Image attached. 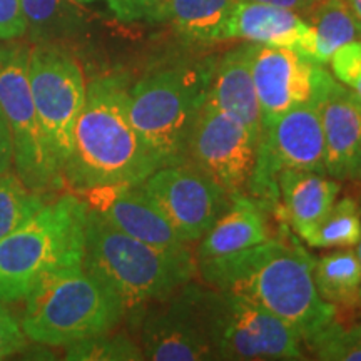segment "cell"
Masks as SVG:
<instances>
[{"label":"cell","instance_id":"5bb4252c","mask_svg":"<svg viewBox=\"0 0 361 361\" xmlns=\"http://www.w3.org/2000/svg\"><path fill=\"white\" fill-rule=\"evenodd\" d=\"M322 69L290 49L252 44L251 72L263 123L313 101Z\"/></svg>","mask_w":361,"mask_h":361},{"label":"cell","instance_id":"ac0fdd59","mask_svg":"<svg viewBox=\"0 0 361 361\" xmlns=\"http://www.w3.org/2000/svg\"><path fill=\"white\" fill-rule=\"evenodd\" d=\"M252 42L233 49L214 67L206 101L228 111L259 137L263 116L251 72Z\"/></svg>","mask_w":361,"mask_h":361},{"label":"cell","instance_id":"f35d334b","mask_svg":"<svg viewBox=\"0 0 361 361\" xmlns=\"http://www.w3.org/2000/svg\"><path fill=\"white\" fill-rule=\"evenodd\" d=\"M358 326H360V329H361V322H360V323H358Z\"/></svg>","mask_w":361,"mask_h":361},{"label":"cell","instance_id":"4fadbf2b","mask_svg":"<svg viewBox=\"0 0 361 361\" xmlns=\"http://www.w3.org/2000/svg\"><path fill=\"white\" fill-rule=\"evenodd\" d=\"M142 186L186 245L200 241L233 204L231 194L191 162L156 169Z\"/></svg>","mask_w":361,"mask_h":361},{"label":"cell","instance_id":"8d00e7d4","mask_svg":"<svg viewBox=\"0 0 361 361\" xmlns=\"http://www.w3.org/2000/svg\"><path fill=\"white\" fill-rule=\"evenodd\" d=\"M355 180H361V149H360V157H358V166H356V178Z\"/></svg>","mask_w":361,"mask_h":361},{"label":"cell","instance_id":"e575fe53","mask_svg":"<svg viewBox=\"0 0 361 361\" xmlns=\"http://www.w3.org/2000/svg\"><path fill=\"white\" fill-rule=\"evenodd\" d=\"M346 4H348L350 11L353 12L355 19L358 20V25L361 29V0H346ZM360 32H361V30H360Z\"/></svg>","mask_w":361,"mask_h":361},{"label":"cell","instance_id":"ba28073f","mask_svg":"<svg viewBox=\"0 0 361 361\" xmlns=\"http://www.w3.org/2000/svg\"><path fill=\"white\" fill-rule=\"evenodd\" d=\"M286 169L326 174L324 135L314 101L293 107L261 126L247 196L266 207H278V176Z\"/></svg>","mask_w":361,"mask_h":361},{"label":"cell","instance_id":"277c9868","mask_svg":"<svg viewBox=\"0 0 361 361\" xmlns=\"http://www.w3.org/2000/svg\"><path fill=\"white\" fill-rule=\"evenodd\" d=\"M87 211V202L66 194L0 239L2 303L25 300L44 279L82 266Z\"/></svg>","mask_w":361,"mask_h":361},{"label":"cell","instance_id":"d6a6232c","mask_svg":"<svg viewBox=\"0 0 361 361\" xmlns=\"http://www.w3.org/2000/svg\"><path fill=\"white\" fill-rule=\"evenodd\" d=\"M13 164V144L7 119L0 109V176L7 174Z\"/></svg>","mask_w":361,"mask_h":361},{"label":"cell","instance_id":"484cf974","mask_svg":"<svg viewBox=\"0 0 361 361\" xmlns=\"http://www.w3.org/2000/svg\"><path fill=\"white\" fill-rule=\"evenodd\" d=\"M45 204L42 196L24 184L17 173L0 176V239L24 224Z\"/></svg>","mask_w":361,"mask_h":361},{"label":"cell","instance_id":"9c48e42d","mask_svg":"<svg viewBox=\"0 0 361 361\" xmlns=\"http://www.w3.org/2000/svg\"><path fill=\"white\" fill-rule=\"evenodd\" d=\"M213 288L189 281L166 300L156 301L141 323L144 360H218L211 314Z\"/></svg>","mask_w":361,"mask_h":361},{"label":"cell","instance_id":"6da1fadb","mask_svg":"<svg viewBox=\"0 0 361 361\" xmlns=\"http://www.w3.org/2000/svg\"><path fill=\"white\" fill-rule=\"evenodd\" d=\"M197 273L211 288L246 298L290 324L308 341L336 318L338 310L319 296L314 259L293 236L269 238L224 258L197 261Z\"/></svg>","mask_w":361,"mask_h":361},{"label":"cell","instance_id":"83f0119b","mask_svg":"<svg viewBox=\"0 0 361 361\" xmlns=\"http://www.w3.org/2000/svg\"><path fill=\"white\" fill-rule=\"evenodd\" d=\"M305 343L316 360L361 361V329L358 324L346 328L335 318Z\"/></svg>","mask_w":361,"mask_h":361},{"label":"cell","instance_id":"7c38bea8","mask_svg":"<svg viewBox=\"0 0 361 361\" xmlns=\"http://www.w3.org/2000/svg\"><path fill=\"white\" fill-rule=\"evenodd\" d=\"M259 137L239 117L204 102L188 142V162L233 197L247 196Z\"/></svg>","mask_w":361,"mask_h":361},{"label":"cell","instance_id":"2e32d148","mask_svg":"<svg viewBox=\"0 0 361 361\" xmlns=\"http://www.w3.org/2000/svg\"><path fill=\"white\" fill-rule=\"evenodd\" d=\"M90 207L101 213L116 229L162 250H186L173 224L141 184L96 189Z\"/></svg>","mask_w":361,"mask_h":361},{"label":"cell","instance_id":"d4e9b609","mask_svg":"<svg viewBox=\"0 0 361 361\" xmlns=\"http://www.w3.org/2000/svg\"><path fill=\"white\" fill-rule=\"evenodd\" d=\"M361 238V204L355 197L336 200L324 218L303 238L311 247H355Z\"/></svg>","mask_w":361,"mask_h":361},{"label":"cell","instance_id":"3957f363","mask_svg":"<svg viewBox=\"0 0 361 361\" xmlns=\"http://www.w3.org/2000/svg\"><path fill=\"white\" fill-rule=\"evenodd\" d=\"M82 268L106 283L128 310L166 300L197 273L188 250H162L116 229L96 209L85 219Z\"/></svg>","mask_w":361,"mask_h":361},{"label":"cell","instance_id":"7402d4cb","mask_svg":"<svg viewBox=\"0 0 361 361\" xmlns=\"http://www.w3.org/2000/svg\"><path fill=\"white\" fill-rule=\"evenodd\" d=\"M313 279L326 303L335 308H361V264L355 250H338L316 259Z\"/></svg>","mask_w":361,"mask_h":361},{"label":"cell","instance_id":"f1b7e54d","mask_svg":"<svg viewBox=\"0 0 361 361\" xmlns=\"http://www.w3.org/2000/svg\"><path fill=\"white\" fill-rule=\"evenodd\" d=\"M333 74L341 84L351 85L361 75V40H351L333 54L329 59Z\"/></svg>","mask_w":361,"mask_h":361},{"label":"cell","instance_id":"8fae6325","mask_svg":"<svg viewBox=\"0 0 361 361\" xmlns=\"http://www.w3.org/2000/svg\"><path fill=\"white\" fill-rule=\"evenodd\" d=\"M211 314L218 360H306L295 329L246 298L213 288Z\"/></svg>","mask_w":361,"mask_h":361},{"label":"cell","instance_id":"44dd1931","mask_svg":"<svg viewBox=\"0 0 361 361\" xmlns=\"http://www.w3.org/2000/svg\"><path fill=\"white\" fill-rule=\"evenodd\" d=\"M234 0H162L154 20L173 22L176 30L196 42H218Z\"/></svg>","mask_w":361,"mask_h":361},{"label":"cell","instance_id":"e0dca14e","mask_svg":"<svg viewBox=\"0 0 361 361\" xmlns=\"http://www.w3.org/2000/svg\"><path fill=\"white\" fill-rule=\"evenodd\" d=\"M245 39L247 42L290 49L313 61L314 35L310 24L291 8L234 0L219 40Z\"/></svg>","mask_w":361,"mask_h":361},{"label":"cell","instance_id":"5b68a950","mask_svg":"<svg viewBox=\"0 0 361 361\" xmlns=\"http://www.w3.org/2000/svg\"><path fill=\"white\" fill-rule=\"evenodd\" d=\"M214 64L154 71L129 89V116L161 168L188 162L194 121L204 106Z\"/></svg>","mask_w":361,"mask_h":361},{"label":"cell","instance_id":"4316f807","mask_svg":"<svg viewBox=\"0 0 361 361\" xmlns=\"http://www.w3.org/2000/svg\"><path fill=\"white\" fill-rule=\"evenodd\" d=\"M66 360L72 361H137L144 360L139 343L124 333H102L67 345Z\"/></svg>","mask_w":361,"mask_h":361},{"label":"cell","instance_id":"cb8c5ba5","mask_svg":"<svg viewBox=\"0 0 361 361\" xmlns=\"http://www.w3.org/2000/svg\"><path fill=\"white\" fill-rule=\"evenodd\" d=\"M308 24L314 35L313 62L319 66L328 64L338 49L361 34L346 0H318L311 7Z\"/></svg>","mask_w":361,"mask_h":361},{"label":"cell","instance_id":"7a4b0ae2","mask_svg":"<svg viewBox=\"0 0 361 361\" xmlns=\"http://www.w3.org/2000/svg\"><path fill=\"white\" fill-rule=\"evenodd\" d=\"M161 164L129 116V89L119 75L87 85L62 178L78 191L141 184Z\"/></svg>","mask_w":361,"mask_h":361},{"label":"cell","instance_id":"8992f818","mask_svg":"<svg viewBox=\"0 0 361 361\" xmlns=\"http://www.w3.org/2000/svg\"><path fill=\"white\" fill-rule=\"evenodd\" d=\"M25 301L22 329L29 340L49 346L109 333L126 314L123 300L82 266L44 279Z\"/></svg>","mask_w":361,"mask_h":361},{"label":"cell","instance_id":"30bf717a","mask_svg":"<svg viewBox=\"0 0 361 361\" xmlns=\"http://www.w3.org/2000/svg\"><path fill=\"white\" fill-rule=\"evenodd\" d=\"M29 80L45 139L62 174L87 92L82 69L56 44H35L29 52Z\"/></svg>","mask_w":361,"mask_h":361},{"label":"cell","instance_id":"74e56055","mask_svg":"<svg viewBox=\"0 0 361 361\" xmlns=\"http://www.w3.org/2000/svg\"><path fill=\"white\" fill-rule=\"evenodd\" d=\"M355 251H356V255H358V259H360V264H361V238H360V241L356 243ZM360 295H361V290H360Z\"/></svg>","mask_w":361,"mask_h":361},{"label":"cell","instance_id":"ffe728a7","mask_svg":"<svg viewBox=\"0 0 361 361\" xmlns=\"http://www.w3.org/2000/svg\"><path fill=\"white\" fill-rule=\"evenodd\" d=\"M266 206L251 196L233 197V204L200 239L197 261H207L234 255L268 241L269 229Z\"/></svg>","mask_w":361,"mask_h":361},{"label":"cell","instance_id":"ab89813d","mask_svg":"<svg viewBox=\"0 0 361 361\" xmlns=\"http://www.w3.org/2000/svg\"><path fill=\"white\" fill-rule=\"evenodd\" d=\"M157 2H159V4H161V2H162V0H157Z\"/></svg>","mask_w":361,"mask_h":361},{"label":"cell","instance_id":"9a60e30c","mask_svg":"<svg viewBox=\"0 0 361 361\" xmlns=\"http://www.w3.org/2000/svg\"><path fill=\"white\" fill-rule=\"evenodd\" d=\"M313 101L324 135V166L333 179H355L361 149V97L322 69Z\"/></svg>","mask_w":361,"mask_h":361},{"label":"cell","instance_id":"f546056e","mask_svg":"<svg viewBox=\"0 0 361 361\" xmlns=\"http://www.w3.org/2000/svg\"><path fill=\"white\" fill-rule=\"evenodd\" d=\"M27 346V335L13 318L11 311L0 301V360L11 358L12 355L20 353Z\"/></svg>","mask_w":361,"mask_h":361},{"label":"cell","instance_id":"1f68e13d","mask_svg":"<svg viewBox=\"0 0 361 361\" xmlns=\"http://www.w3.org/2000/svg\"><path fill=\"white\" fill-rule=\"evenodd\" d=\"M79 4L96 2V0H75ZM114 12L123 19H154L159 2L157 0H107Z\"/></svg>","mask_w":361,"mask_h":361},{"label":"cell","instance_id":"603a6c76","mask_svg":"<svg viewBox=\"0 0 361 361\" xmlns=\"http://www.w3.org/2000/svg\"><path fill=\"white\" fill-rule=\"evenodd\" d=\"M29 39L34 44H57L79 35L85 16L75 0H20Z\"/></svg>","mask_w":361,"mask_h":361},{"label":"cell","instance_id":"52a82bcc","mask_svg":"<svg viewBox=\"0 0 361 361\" xmlns=\"http://www.w3.org/2000/svg\"><path fill=\"white\" fill-rule=\"evenodd\" d=\"M29 52L22 44H0V109L6 116L13 144V168L24 184L42 194L62 186L35 109L29 80Z\"/></svg>","mask_w":361,"mask_h":361},{"label":"cell","instance_id":"836d02e7","mask_svg":"<svg viewBox=\"0 0 361 361\" xmlns=\"http://www.w3.org/2000/svg\"><path fill=\"white\" fill-rule=\"evenodd\" d=\"M247 2L268 4V6L291 8V11H306V8L313 7L318 0H247Z\"/></svg>","mask_w":361,"mask_h":361},{"label":"cell","instance_id":"d6986e66","mask_svg":"<svg viewBox=\"0 0 361 361\" xmlns=\"http://www.w3.org/2000/svg\"><path fill=\"white\" fill-rule=\"evenodd\" d=\"M340 189V183H336V179H328L326 174L311 171H281L278 176L281 200L278 209L293 231L303 239L331 209Z\"/></svg>","mask_w":361,"mask_h":361},{"label":"cell","instance_id":"4dcf8cb0","mask_svg":"<svg viewBox=\"0 0 361 361\" xmlns=\"http://www.w3.org/2000/svg\"><path fill=\"white\" fill-rule=\"evenodd\" d=\"M27 32L20 0H0V42L17 40Z\"/></svg>","mask_w":361,"mask_h":361},{"label":"cell","instance_id":"d590c367","mask_svg":"<svg viewBox=\"0 0 361 361\" xmlns=\"http://www.w3.org/2000/svg\"><path fill=\"white\" fill-rule=\"evenodd\" d=\"M350 89H353L355 90V92L356 94H358V96L361 97V75H360V78L358 79H356L355 80V84L353 85H351V87Z\"/></svg>","mask_w":361,"mask_h":361}]
</instances>
